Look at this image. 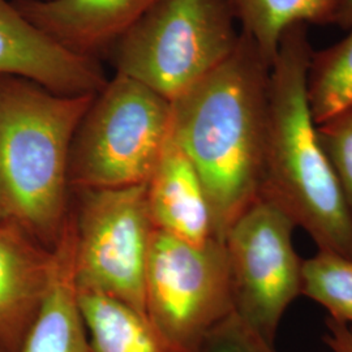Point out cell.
<instances>
[{
  "label": "cell",
  "mask_w": 352,
  "mask_h": 352,
  "mask_svg": "<svg viewBox=\"0 0 352 352\" xmlns=\"http://www.w3.org/2000/svg\"><path fill=\"white\" fill-rule=\"evenodd\" d=\"M270 67L241 33L225 63L171 102L173 133L201 177L221 241L263 187Z\"/></svg>",
  "instance_id": "1"
},
{
  "label": "cell",
  "mask_w": 352,
  "mask_h": 352,
  "mask_svg": "<svg viewBox=\"0 0 352 352\" xmlns=\"http://www.w3.org/2000/svg\"><path fill=\"white\" fill-rule=\"evenodd\" d=\"M308 25L280 38L269 76L264 196L314 239L318 250L352 260V214L317 138L308 101L312 58Z\"/></svg>",
  "instance_id": "2"
},
{
  "label": "cell",
  "mask_w": 352,
  "mask_h": 352,
  "mask_svg": "<svg viewBox=\"0 0 352 352\" xmlns=\"http://www.w3.org/2000/svg\"><path fill=\"white\" fill-rule=\"evenodd\" d=\"M94 96L56 94L0 76V223L49 251L71 215V145Z\"/></svg>",
  "instance_id": "3"
},
{
  "label": "cell",
  "mask_w": 352,
  "mask_h": 352,
  "mask_svg": "<svg viewBox=\"0 0 352 352\" xmlns=\"http://www.w3.org/2000/svg\"><path fill=\"white\" fill-rule=\"evenodd\" d=\"M236 24L231 0H157L110 50L115 74L175 101L232 55Z\"/></svg>",
  "instance_id": "4"
},
{
  "label": "cell",
  "mask_w": 352,
  "mask_h": 352,
  "mask_svg": "<svg viewBox=\"0 0 352 352\" xmlns=\"http://www.w3.org/2000/svg\"><path fill=\"white\" fill-rule=\"evenodd\" d=\"M173 129L171 102L126 76L96 93L69 153L71 189L145 184Z\"/></svg>",
  "instance_id": "5"
},
{
  "label": "cell",
  "mask_w": 352,
  "mask_h": 352,
  "mask_svg": "<svg viewBox=\"0 0 352 352\" xmlns=\"http://www.w3.org/2000/svg\"><path fill=\"white\" fill-rule=\"evenodd\" d=\"M77 289L101 294L145 314V276L154 226L146 183L75 189Z\"/></svg>",
  "instance_id": "6"
},
{
  "label": "cell",
  "mask_w": 352,
  "mask_h": 352,
  "mask_svg": "<svg viewBox=\"0 0 352 352\" xmlns=\"http://www.w3.org/2000/svg\"><path fill=\"white\" fill-rule=\"evenodd\" d=\"M234 312L225 243L192 244L154 228L145 276V314L177 352H197Z\"/></svg>",
  "instance_id": "7"
},
{
  "label": "cell",
  "mask_w": 352,
  "mask_h": 352,
  "mask_svg": "<svg viewBox=\"0 0 352 352\" xmlns=\"http://www.w3.org/2000/svg\"><path fill=\"white\" fill-rule=\"evenodd\" d=\"M295 228L277 204L258 196L223 239L234 312L273 344L287 308L302 295V260L292 243Z\"/></svg>",
  "instance_id": "8"
},
{
  "label": "cell",
  "mask_w": 352,
  "mask_h": 352,
  "mask_svg": "<svg viewBox=\"0 0 352 352\" xmlns=\"http://www.w3.org/2000/svg\"><path fill=\"white\" fill-rule=\"evenodd\" d=\"M0 76L33 81L56 94H96L107 76L96 58L76 54L0 0Z\"/></svg>",
  "instance_id": "9"
},
{
  "label": "cell",
  "mask_w": 352,
  "mask_h": 352,
  "mask_svg": "<svg viewBox=\"0 0 352 352\" xmlns=\"http://www.w3.org/2000/svg\"><path fill=\"white\" fill-rule=\"evenodd\" d=\"M55 270V252L0 223V346L19 352L42 308Z\"/></svg>",
  "instance_id": "10"
},
{
  "label": "cell",
  "mask_w": 352,
  "mask_h": 352,
  "mask_svg": "<svg viewBox=\"0 0 352 352\" xmlns=\"http://www.w3.org/2000/svg\"><path fill=\"white\" fill-rule=\"evenodd\" d=\"M157 0H12L26 19L76 54L98 59Z\"/></svg>",
  "instance_id": "11"
},
{
  "label": "cell",
  "mask_w": 352,
  "mask_h": 352,
  "mask_svg": "<svg viewBox=\"0 0 352 352\" xmlns=\"http://www.w3.org/2000/svg\"><path fill=\"white\" fill-rule=\"evenodd\" d=\"M146 202L155 230L192 244L213 239L212 213L201 177L173 129L146 182Z\"/></svg>",
  "instance_id": "12"
},
{
  "label": "cell",
  "mask_w": 352,
  "mask_h": 352,
  "mask_svg": "<svg viewBox=\"0 0 352 352\" xmlns=\"http://www.w3.org/2000/svg\"><path fill=\"white\" fill-rule=\"evenodd\" d=\"M54 252L55 270L50 289L19 352H89L88 333L75 280L72 213Z\"/></svg>",
  "instance_id": "13"
},
{
  "label": "cell",
  "mask_w": 352,
  "mask_h": 352,
  "mask_svg": "<svg viewBox=\"0 0 352 352\" xmlns=\"http://www.w3.org/2000/svg\"><path fill=\"white\" fill-rule=\"evenodd\" d=\"M77 295L89 352H177L138 309L96 292Z\"/></svg>",
  "instance_id": "14"
},
{
  "label": "cell",
  "mask_w": 352,
  "mask_h": 352,
  "mask_svg": "<svg viewBox=\"0 0 352 352\" xmlns=\"http://www.w3.org/2000/svg\"><path fill=\"white\" fill-rule=\"evenodd\" d=\"M241 33L273 63L280 38L296 24H337L340 0H231Z\"/></svg>",
  "instance_id": "15"
},
{
  "label": "cell",
  "mask_w": 352,
  "mask_h": 352,
  "mask_svg": "<svg viewBox=\"0 0 352 352\" xmlns=\"http://www.w3.org/2000/svg\"><path fill=\"white\" fill-rule=\"evenodd\" d=\"M307 87L316 124L352 109V28L336 45L314 51Z\"/></svg>",
  "instance_id": "16"
},
{
  "label": "cell",
  "mask_w": 352,
  "mask_h": 352,
  "mask_svg": "<svg viewBox=\"0 0 352 352\" xmlns=\"http://www.w3.org/2000/svg\"><path fill=\"white\" fill-rule=\"evenodd\" d=\"M302 295L322 305L329 317L352 325V260L318 250L302 260Z\"/></svg>",
  "instance_id": "17"
},
{
  "label": "cell",
  "mask_w": 352,
  "mask_h": 352,
  "mask_svg": "<svg viewBox=\"0 0 352 352\" xmlns=\"http://www.w3.org/2000/svg\"><path fill=\"white\" fill-rule=\"evenodd\" d=\"M316 131L352 214V109L316 124Z\"/></svg>",
  "instance_id": "18"
},
{
  "label": "cell",
  "mask_w": 352,
  "mask_h": 352,
  "mask_svg": "<svg viewBox=\"0 0 352 352\" xmlns=\"http://www.w3.org/2000/svg\"><path fill=\"white\" fill-rule=\"evenodd\" d=\"M197 352H278L235 312L227 316L206 336Z\"/></svg>",
  "instance_id": "19"
},
{
  "label": "cell",
  "mask_w": 352,
  "mask_h": 352,
  "mask_svg": "<svg viewBox=\"0 0 352 352\" xmlns=\"http://www.w3.org/2000/svg\"><path fill=\"white\" fill-rule=\"evenodd\" d=\"M327 333L324 342L330 352H352V327L331 317L325 321Z\"/></svg>",
  "instance_id": "20"
},
{
  "label": "cell",
  "mask_w": 352,
  "mask_h": 352,
  "mask_svg": "<svg viewBox=\"0 0 352 352\" xmlns=\"http://www.w3.org/2000/svg\"><path fill=\"white\" fill-rule=\"evenodd\" d=\"M337 24L350 30L352 28V0H340V14Z\"/></svg>",
  "instance_id": "21"
},
{
  "label": "cell",
  "mask_w": 352,
  "mask_h": 352,
  "mask_svg": "<svg viewBox=\"0 0 352 352\" xmlns=\"http://www.w3.org/2000/svg\"><path fill=\"white\" fill-rule=\"evenodd\" d=\"M0 352H4V350H3V347H1V346H0Z\"/></svg>",
  "instance_id": "22"
}]
</instances>
